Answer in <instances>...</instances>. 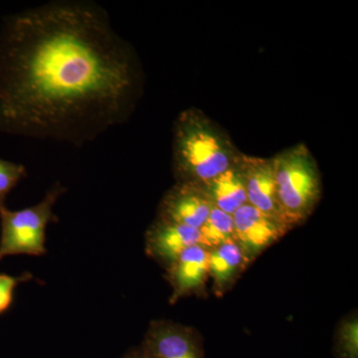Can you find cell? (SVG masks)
Segmentation results:
<instances>
[{"instance_id": "cell-1", "label": "cell", "mask_w": 358, "mask_h": 358, "mask_svg": "<svg viewBox=\"0 0 358 358\" xmlns=\"http://www.w3.org/2000/svg\"><path fill=\"white\" fill-rule=\"evenodd\" d=\"M138 92L131 46L89 1H54L0 37V131L81 145L126 121Z\"/></svg>"}, {"instance_id": "cell-2", "label": "cell", "mask_w": 358, "mask_h": 358, "mask_svg": "<svg viewBox=\"0 0 358 358\" xmlns=\"http://www.w3.org/2000/svg\"><path fill=\"white\" fill-rule=\"evenodd\" d=\"M241 152L225 131L201 110H183L174 122L173 167L176 182L203 185L236 164Z\"/></svg>"}, {"instance_id": "cell-3", "label": "cell", "mask_w": 358, "mask_h": 358, "mask_svg": "<svg viewBox=\"0 0 358 358\" xmlns=\"http://www.w3.org/2000/svg\"><path fill=\"white\" fill-rule=\"evenodd\" d=\"M278 199L285 221L292 228L308 220L322 199V176L317 160L303 143L271 157Z\"/></svg>"}, {"instance_id": "cell-4", "label": "cell", "mask_w": 358, "mask_h": 358, "mask_svg": "<svg viewBox=\"0 0 358 358\" xmlns=\"http://www.w3.org/2000/svg\"><path fill=\"white\" fill-rule=\"evenodd\" d=\"M66 190L56 182L38 204L20 210L0 208V261L8 256L46 254L47 226L57 222L54 206Z\"/></svg>"}, {"instance_id": "cell-5", "label": "cell", "mask_w": 358, "mask_h": 358, "mask_svg": "<svg viewBox=\"0 0 358 358\" xmlns=\"http://www.w3.org/2000/svg\"><path fill=\"white\" fill-rule=\"evenodd\" d=\"M140 348L145 358H204L199 333L171 320L150 322Z\"/></svg>"}, {"instance_id": "cell-6", "label": "cell", "mask_w": 358, "mask_h": 358, "mask_svg": "<svg viewBox=\"0 0 358 358\" xmlns=\"http://www.w3.org/2000/svg\"><path fill=\"white\" fill-rule=\"evenodd\" d=\"M234 240L250 263L277 243L292 228L246 204L233 214Z\"/></svg>"}, {"instance_id": "cell-7", "label": "cell", "mask_w": 358, "mask_h": 358, "mask_svg": "<svg viewBox=\"0 0 358 358\" xmlns=\"http://www.w3.org/2000/svg\"><path fill=\"white\" fill-rule=\"evenodd\" d=\"M237 166L243 176L248 204L271 217L287 224L278 199L272 159L253 157L241 152L238 157Z\"/></svg>"}, {"instance_id": "cell-8", "label": "cell", "mask_w": 358, "mask_h": 358, "mask_svg": "<svg viewBox=\"0 0 358 358\" xmlns=\"http://www.w3.org/2000/svg\"><path fill=\"white\" fill-rule=\"evenodd\" d=\"M213 205L199 185L176 182L160 201L157 218L199 229Z\"/></svg>"}, {"instance_id": "cell-9", "label": "cell", "mask_w": 358, "mask_h": 358, "mask_svg": "<svg viewBox=\"0 0 358 358\" xmlns=\"http://www.w3.org/2000/svg\"><path fill=\"white\" fill-rule=\"evenodd\" d=\"M209 249L203 245H195L185 249L166 268V278L173 294L169 303H176L181 298L204 292L209 279Z\"/></svg>"}, {"instance_id": "cell-10", "label": "cell", "mask_w": 358, "mask_h": 358, "mask_svg": "<svg viewBox=\"0 0 358 358\" xmlns=\"http://www.w3.org/2000/svg\"><path fill=\"white\" fill-rule=\"evenodd\" d=\"M202 245L199 229L155 218L145 234V252L164 268L185 249Z\"/></svg>"}, {"instance_id": "cell-11", "label": "cell", "mask_w": 358, "mask_h": 358, "mask_svg": "<svg viewBox=\"0 0 358 358\" xmlns=\"http://www.w3.org/2000/svg\"><path fill=\"white\" fill-rule=\"evenodd\" d=\"M250 264L236 242L209 249V279L212 280L214 294L222 296L227 293Z\"/></svg>"}, {"instance_id": "cell-12", "label": "cell", "mask_w": 358, "mask_h": 358, "mask_svg": "<svg viewBox=\"0 0 358 358\" xmlns=\"http://www.w3.org/2000/svg\"><path fill=\"white\" fill-rule=\"evenodd\" d=\"M199 186L213 207L231 215L248 204L243 176L237 162L228 171Z\"/></svg>"}, {"instance_id": "cell-13", "label": "cell", "mask_w": 358, "mask_h": 358, "mask_svg": "<svg viewBox=\"0 0 358 358\" xmlns=\"http://www.w3.org/2000/svg\"><path fill=\"white\" fill-rule=\"evenodd\" d=\"M202 245L208 249L235 242L233 215L213 207L208 217L199 228Z\"/></svg>"}, {"instance_id": "cell-14", "label": "cell", "mask_w": 358, "mask_h": 358, "mask_svg": "<svg viewBox=\"0 0 358 358\" xmlns=\"http://www.w3.org/2000/svg\"><path fill=\"white\" fill-rule=\"evenodd\" d=\"M334 352L338 358H358V322L352 315L339 324L336 331Z\"/></svg>"}, {"instance_id": "cell-15", "label": "cell", "mask_w": 358, "mask_h": 358, "mask_svg": "<svg viewBox=\"0 0 358 358\" xmlns=\"http://www.w3.org/2000/svg\"><path fill=\"white\" fill-rule=\"evenodd\" d=\"M27 176L25 166L0 159V208L6 206L7 195Z\"/></svg>"}, {"instance_id": "cell-16", "label": "cell", "mask_w": 358, "mask_h": 358, "mask_svg": "<svg viewBox=\"0 0 358 358\" xmlns=\"http://www.w3.org/2000/svg\"><path fill=\"white\" fill-rule=\"evenodd\" d=\"M34 275L29 272L20 275L0 274V315L6 313L13 306L14 292L23 282L32 281Z\"/></svg>"}, {"instance_id": "cell-17", "label": "cell", "mask_w": 358, "mask_h": 358, "mask_svg": "<svg viewBox=\"0 0 358 358\" xmlns=\"http://www.w3.org/2000/svg\"><path fill=\"white\" fill-rule=\"evenodd\" d=\"M121 358H145L141 348H131L128 352L124 353Z\"/></svg>"}]
</instances>
